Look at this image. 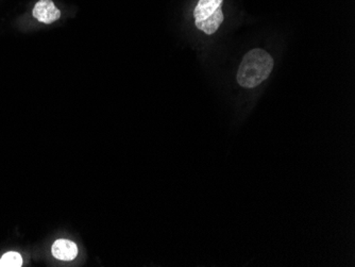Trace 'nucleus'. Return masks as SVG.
I'll use <instances>...</instances> for the list:
<instances>
[{
    "label": "nucleus",
    "instance_id": "f257e3e1",
    "mask_svg": "<svg viewBox=\"0 0 355 267\" xmlns=\"http://www.w3.org/2000/svg\"><path fill=\"white\" fill-rule=\"evenodd\" d=\"M274 68V60L263 49H252L245 55L237 72V82L243 88H252L260 86L270 77Z\"/></svg>",
    "mask_w": 355,
    "mask_h": 267
},
{
    "label": "nucleus",
    "instance_id": "f03ea898",
    "mask_svg": "<svg viewBox=\"0 0 355 267\" xmlns=\"http://www.w3.org/2000/svg\"><path fill=\"white\" fill-rule=\"evenodd\" d=\"M223 0H199L194 10L196 27L207 35L216 32L223 21Z\"/></svg>",
    "mask_w": 355,
    "mask_h": 267
},
{
    "label": "nucleus",
    "instance_id": "7ed1b4c3",
    "mask_svg": "<svg viewBox=\"0 0 355 267\" xmlns=\"http://www.w3.org/2000/svg\"><path fill=\"white\" fill-rule=\"evenodd\" d=\"M32 15L40 23L49 25L60 19L61 11L54 6V1L52 0H40L35 3L32 10Z\"/></svg>",
    "mask_w": 355,
    "mask_h": 267
},
{
    "label": "nucleus",
    "instance_id": "20e7f679",
    "mask_svg": "<svg viewBox=\"0 0 355 267\" xmlns=\"http://www.w3.org/2000/svg\"><path fill=\"white\" fill-rule=\"evenodd\" d=\"M54 258L61 261H72L77 258L78 247L68 239H57L52 247Z\"/></svg>",
    "mask_w": 355,
    "mask_h": 267
},
{
    "label": "nucleus",
    "instance_id": "39448f33",
    "mask_svg": "<svg viewBox=\"0 0 355 267\" xmlns=\"http://www.w3.org/2000/svg\"><path fill=\"white\" fill-rule=\"evenodd\" d=\"M23 257L17 251H9L0 258V267H21Z\"/></svg>",
    "mask_w": 355,
    "mask_h": 267
}]
</instances>
